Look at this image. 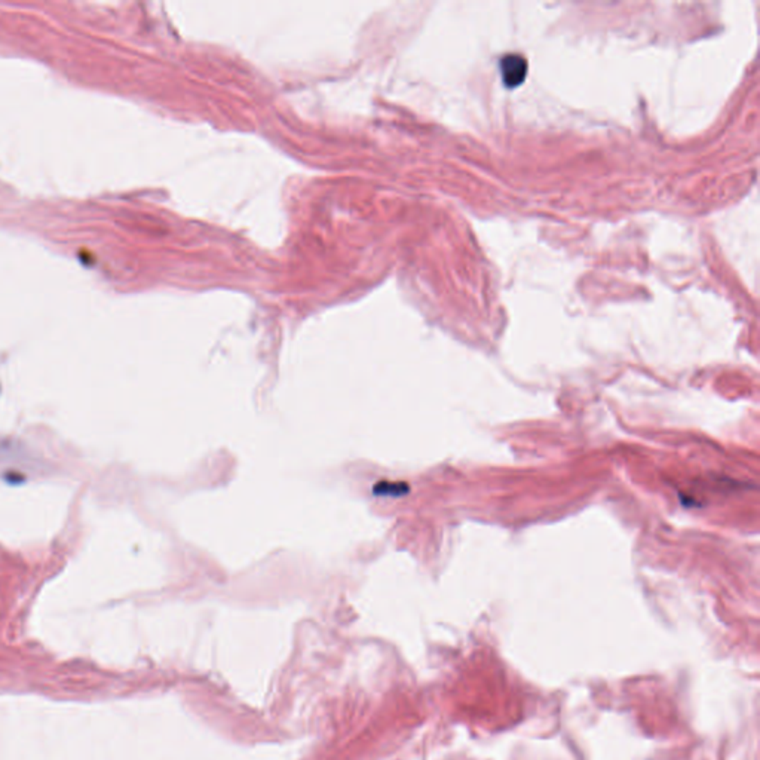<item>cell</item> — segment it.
Here are the masks:
<instances>
[{
  "label": "cell",
  "mask_w": 760,
  "mask_h": 760,
  "mask_svg": "<svg viewBox=\"0 0 760 760\" xmlns=\"http://www.w3.org/2000/svg\"><path fill=\"white\" fill-rule=\"evenodd\" d=\"M501 78L506 88H517L526 80L529 64L527 60L520 54H508L501 58L499 62Z\"/></svg>",
  "instance_id": "6da1fadb"
}]
</instances>
